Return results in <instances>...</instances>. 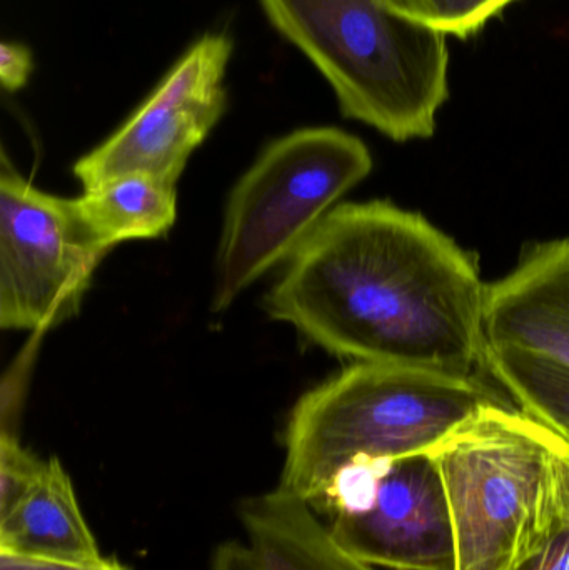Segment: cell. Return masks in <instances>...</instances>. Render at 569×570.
I'll use <instances>...</instances> for the list:
<instances>
[{"instance_id": "obj_1", "label": "cell", "mask_w": 569, "mask_h": 570, "mask_svg": "<svg viewBox=\"0 0 569 570\" xmlns=\"http://www.w3.org/2000/svg\"><path fill=\"white\" fill-rule=\"evenodd\" d=\"M487 287L477 259L384 200L334 207L271 288V317L340 357L473 377Z\"/></svg>"}, {"instance_id": "obj_2", "label": "cell", "mask_w": 569, "mask_h": 570, "mask_svg": "<svg viewBox=\"0 0 569 570\" xmlns=\"http://www.w3.org/2000/svg\"><path fill=\"white\" fill-rule=\"evenodd\" d=\"M497 402L473 377L357 362L297 401L277 488L313 504L346 469L431 451Z\"/></svg>"}, {"instance_id": "obj_3", "label": "cell", "mask_w": 569, "mask_h": 570, "mask_svg": "<svg viewBox=\"0 0 569 570\" xmlns=\"http://www.w3.org/2000/svg\"><path fill=\"white\" fill-rule=\"evenodd\" d=\"M430 452L450 502L457 570H514L563 522L569 442L527 412L487 405Z\"/></svg>"}, {"instance_id": "obj_4", "label": "cell", "mask_w": 569, "mask_h": 570, "mask_svg": "<svg viewBox=\"0 0 569 570\" xmlns=\"http://www.w3.org/2000/svg\"><path fill=\"white\" fill-rule=\"evenodd\" d=\"M333 87L341 112L396 142L430 139L450 96L447 36L386 0H259Z\"/></svg>"}, {"instance_id": "obj_5", "label": "cell", "mask_w": 569, "mask_h": 570, "mask_svg": "<svg viewBox=\"0 0 569 570\" xmlns=\"http://www.w3.org/2000/svg\"><path fill=\"white\" fill-rule=\"evenodd\" d=\"M371 169L366 144L334 127L294 130L274 140L230 193L217 250L214 311L229 307L254 281L291 259Z\"/></svg>"}, {"instance_id": "obj_6", "label": "cell", "mask_w": 569, "mask_h": 570, "mask_svg": "<svg viewBox=\"0 0 569 570\" xmlns=\"http://www.w3.org/2000/svg\"><path fill=\"white\" fill-rule=\"evenodd\" d=\"M310 505L344 551L373 568L457 570L450 502L430 451L346 469Z\"/></svg>"}, {"instance_id": "obj_7", "label": "cell", "mask_w": 569, "mask_h": 570, "mask_svg": "<svg viewBox=\"0 0 569 570\" xmlns=\"http://www.w3.org/2000/svg\"><path fill=\"white\" fill-rule=\"evenodd\" d=\"M109 249L77 199L36 189L3 157L0 174V325L43 331L79 311Z\"/></svg>"}, {"instance_id": "obj_8", "label": "cell", "mask_w": 569, "mask_h": 570, "mask_svg": "<svg viewBox=\"0 0 569 570\" xmlns=\"http://www.w3.org/2000/svg\"><path fill=\"white\" fill-rule=\"evenodd\" d=\"M230 56L233 40L226 33L209 32L197 39L133 116L77 160L73 176L84 190L127 174L177 183L194 150L226 110L224 80Z\"/></svg>"}, {"instance_id": "obj_9", "label": "cell", "mask_w": 569, "mask_h": 570, "mask_svg": "<svg viewBox=\"0 0 569 570\" xmlns=\"http://www.w3.org/2000/svg\"><path fill=\"white\" fill-rule=\"evenodd\" d=\"M484 345L514 347L569 368V237L528 247L487 287Z\"/></svg>"}, {"instance_id": "obj_10", "label": "cell", "mask_w": 569, "mask_h": 570, "mask_svg": "<svg viewBox=\"0 0 569 570\" xmlns=\"http://www.w3.org/2000/svg\"><path fill=\"white\" fill-rule=\"evenodd\" d=\"M0 556L72 566L104 558L59 459H47L39 481L0 515Z\"/></svg>"}, {"instance_id": "obj_11", "label": "cell", "mask_w": 569, "mask_h": 570, "mask_svg": "<svg viewBox=\"0 0 569 570\" xmlns=\"http://www.w3.org/2000/svg\"><path fill=\"white\" fill-rule=\"evenodd\" d=\"M239 511L257 570H376L344 551L307 502L279 488L244 499Z\"/></svg>"}, {"instance_id": "obj_12", "label": "cell", "mask_w": 569, "mask_h": 570, "mask_svg": "<svg viewBox=\"0 0 569 570\" xmlns=\"http://www.w3.org/2000/svg\"><path fill=\"white\" fill-rule=\"evenodd\" d=\"M77 204L97 243L110 249L124 240L164 236L174 226L176 183L149 174H127L84 190Z\"/></svg>"}, {"instance_id": "obj_13", "label": "cell", "mask_w": 569, "mask_h": 570, "mask_svg": "<svg viewBox=\"0 0 569 570\" xmlns=\"http://www.w3.org/2000/svg\"><path fill=\"white\" fill-rule=\"evenodd\" d=\"M484 364L521 411L569 442V368L514 347L484 345Z\"/></svg>"}, {"instance_id": "obj_14", "label": "cell", "mask_w": 569, "mask_h": 570, "mask_svg": "<svg viewBox=\"0 0 569 570\" xmlns=\"http://www.w3.org/2000/svg\"><path fill=\"white\" fill-rule=\"evenodd\" d=\"M514 0H386L391 9L444 36L468 39Z\"/></svg>"}, {"instance_id": "obj_15", "label": "cell", "mask_w": 569, "mask_h": 570, "mask_svg": "<svg viewBox=\"0 0 569 570\" xmlns=\"http://www.w3.org/2000/svg\"><path fill=\"white\" fill-rule=\"evenodd\" d=\"M46 462L22 448L13 432L3 429L0 438V515L16 508L33 488Z\"/></svg>"}, {"instance_id": "obj_16", "label": "cell", "mask_w": 569, "mask_h": 570, "mask_svg": "<svg viewBox=\"0 0 569 570\" xmlns=\"http://www.w3.org/2000/svg\"><path fill=\"white\" fill-rule=\"evenodd\" d=\"M514 570H569V502L563 522L553 535Z\"/></svg>"}, {"instance_id": "obj_17", "label": "cell", "mask_w": 569, "mask_h": 570, "mask_svg": "<svg viewBox=\"0 0 569 570\" xmlns=\"http://www.w3.org/2000/svg\"><path fill=\"white\" fill-rule=\"evenodd\" d=\"M32 53L17 42H3L0 46V82L9 92L22 89L32 73Z\"/></svg>"}, {"instance_id": "obj_18", "label": "cell", "mask_w": 569, "mask_h": 570, "mask_svg": "<svg viewBox=\"0 0 569 570\" xmlns=\"http://www.w3.org/2000/svg\"><path fill=\"white\" fill-rule=\"evenodd\" d=\"M0 570H130L114 558H102L92 564L72 566L53 562L27 561V559L0 556Z\"/></svg>"}]
</instances>
